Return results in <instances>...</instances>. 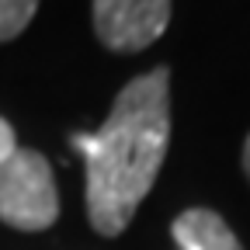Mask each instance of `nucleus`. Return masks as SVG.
I'll return each mask as SVG.
<instances>
[{"label": "nucleus", "mask_w": 250, "mask_h": 250, "mask_svg": "<svg viewBox=\"0 0 250 250\" xmlns=\"http://www.w3.org/2000/svg\"><path fill=\"white\" fill-rule=\"evenodd\" d=\"M170 233L181 250H243L226 219L212 208H184L174 219Z\"/></svg>", "instance_id": "obj_4"}, {"label": "nucleus", "mask_w": 250, "mask_h": 250, "mask_svg": "<svg viewBox=\"0 0 250 250\" xmlns=\"http://www.w3.org/2000/svg\"><path fill=\"white\" fill-rule=\"evenodd\" d=\"M87 160V219L101 236H118L153 191L170 143V73L156 66L129 80L98 132H77Z\"/></svg>", "instance_id": "obj_1"}, {"label": "nucleus", "mask_w": 250, "mask_h": 250, "mask_svg": "<svg viewBox=\"0 0 250 250\" xmlns=\"http://www.w3.org/2000/svg\"><path fill=\"white\" fill-rule=\"evenodd\" d=\"M18 149V139H14V129L7 125V118H0V160L4 156H11Z\"/></svg>", "instance_id": "obj_6"}, {"label": "nucleus", "mask_w": 250, "mask_h": 250, "mask_svg": "<svg viewBox=\"0 0 250 250\" xmlns=\"http://www.w3.org/2000/svg\"><path fill=\"white\" fill-rule=\"evenodd\" d=\"M59 215L52 167L35 149H14L0 160V223L24 233L49 229Z\"/></svg>", "instance_id": "obj_2"}, {"label": "nucleus", "mask_w": 250, "mask_h": 250, "mask_svg": "<svg viewBox=\"0 0 250 250\" xmlns=\"http://www.w3.org/2000/svg\"><path fill=\"white\" fill-rule=\"evenodd\" d=\"M39 0H0V42L18 39L28 28V21L35 18Z\"/></svg>", "instance_id": "obj_5"}, {"label": "nucleus", "mask_w": 250, "mask_h": 250, "mask_svg": "<svg viewBox=\"0 0 250 250\" xmlns=\"http://www.w3.org/2000/svg\"><path fill=\"white\" fill-rule=\"evenodd\" d=\"M170 0H94V31L111 52H139L167 31Z\"/></svg>", "instance_id": "obj_3"}, {"label": "nucleus", "mask_w": 250, "mask_h": 250, "mask_svg": "<svg viewBox=\"0 0 250 250\" xmlns=\"http://www.w3.org/2000/svg\"><path fill=\"white\" fill-rule=\"evenodd\" d=\"M243 170H247V177H250V136H247V143H243Z\"/></svg>", "instance_id": "obj_7"}]
</instances>
